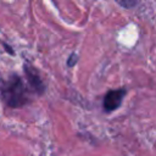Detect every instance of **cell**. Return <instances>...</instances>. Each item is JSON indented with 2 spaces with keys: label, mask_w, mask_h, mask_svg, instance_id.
<instances>
[{
  "label": "cell",
  "mask_w": 156,
  "mask_h": 156,
  "mask_svg": "<svg viewBox=\"0 0 156 156\" xmlns=\"http://www.w3.org/2000/svg\"><path fill=\"white\" fill-rule=\"evenodd\" d=\"M0 91L4 102L9 107H22L29 102V89L24 85L22 79L12 74L0 85Z\"/></svg>",
  "instance_id": "6da1fadb"
},
{
  "label": "cell",
  "mask_w": 156,
  "mask_h": 156,
  "mask_svg": "<svg viewBox=\"0 0 156 156\" xmlns=\"http://www.w3.org/2000/svg\"><path fill=\"white\" fill-rule=\"evenodd\" d=\"M126 89H117V90H110L105 98H104V110L106 112H112L117 110L122 101L123 98L126 96Z\"/></svg>",
  "instance_id": "7a4b0ae2"
},
{
  "label": "cell",
  "mask_w": 156,
  "mask_h": 156,
  "mask_svg": "<svg viewBox=\"0 0 156 156\" xmlns=\"http://www.w3.org/2000/svg\"><path fill=\"white\" fill-rule=\"evenodd\" d=\"M24 72H26V76H27V79H28L30 90L34 91L35 94H41V93L45 90V87H44V84L41 83V80H40L38 73H37L33 68H29L27 65H26Z\"/></svg>",
  "instance_id": "3957f363"
},
{
  "label": "cell",
  "mask_w": 156,
  "mask_h": 156,
  "mask_svg": "<svg viewBox=\"0 0 156 156\" xmlns=\"http://www.w3.org/2000/svg\"><path fill=\"white\" fill-rule=\"evenodd\" d=\"M115 1L124 9H132L139 2V0H115Z\"/></svg>",
  "instance_id": "277c9868"
},
{
  "label": "cell",
  "mask_w": 156,
  "mask_h": 156,
  "mask_svg": "<svg viewBox=\"0 0 156 156\" xmlns=\"http://www.w3.org/2000/svg\"><path fill=\"white\" fill-rule=\"evenodd\" d=\"M77 60H78V56H77L76 54H72L71 57H69V60L67 61V65H68V66H73V65L77 62Z\"/></svg>",
  "instance_id": "5b68a950"
}]
</instances>
